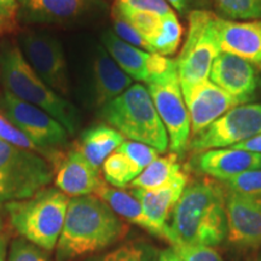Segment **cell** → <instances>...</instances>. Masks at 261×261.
Wrapping results in <instances>:
<instances>
[{
	"label": "cell",
	"mask_w": 261,
	"mask_h": 261,
	"mask_svg": "<svg viewBox=\"0 0 261 261\" xmlns=\"http://www.w3.org/2000/svg\"><path fill=\"white\" fill-rule=\"evenodd\" d=\"M225 200L217 181L204 179L188 184L171 217L169 243L219 246L227 237Z\"/></svg>",
	"instance_id": "cell-1"
},
{
	"label": "cell",
	"mask_w": 261,
	"mask_h": 261,
	"mask_svg": "<svg viewBox=\"0 0 261 261\" xmlns=\"http://www.w3.org/2000/svg\"><path fill=\"white\" fill-rule=\"evenodd\" d=\"M127 226L96 195L69 198L61 236L56 244L58 261L90 255L121 240Z\"/></svg>",
	"instance_id": "cell-2"
},
{
	"label": "cell",
	"mask_w": 261,
	"mask_h": 261,
	"mask_svg": "<svg viewBox=\"0 0 261 261\" xmlns=\"http://www.w3.org/2000/svg\"><path fill=\"white\" fill-rule=\"evenodd\" d=\"M0 77L6 92L50 114L69 135H75L80 128L81 119L76 107L38 76L17 45L4 42L2 46Z\"/></svg>",
	"instance_id": "cell-3"
},
{
	"label": "cell",
	"mask_w": 261,
	"mask_h": 261,
	"mask_svg": "<svg viewBox=\"0 0 261 261\" xmlns=\"http://www.w3.org/2000/svg\"><path fill=\"white\" fill-rule=\"evenodd\" d=\"M100 116L117 132L132 142L142 143L166 152L167 130L160 119L148 89L135 84L100 109Z\"/></svg>",
	"instance_id": "cell-4"
},
{
	"label": "cell",
	"mask_w": 261,
	"mask_h": 261,
	"mask_svg": "<svg viewBox=\"0 0 261 261\" xmlns=\"http://www.w3.org/2000/svg\"><path fill=\"white\" fill-rule=\"evenodd\" d=\"M69 197L57 189H42L25 200L9 202L10 223L19 236L42 250L56 248Z\"/></svg>",
	"instance_id": "cell-5"
},
{
	"label": "cell",
	"mask_w": 261,
	"mask_h": 261,
	"mask_svg": "<svg viewBox=\"0 0 261 261\" xmlns=\"http://www.w3.org/2000/svg\"><path fill=\"white\" fill-rule=\"evenodd\" d=\"M52 178V167L40 154L0 139V203L32 197Z\"/></svg>",
	"instance_id": "cell-6"
},
{
	"label": "cell",
	"mask_w": 261,
	"mask_h": 261,
	"mask_svg": "<svg viewBox=\"0 0 261 261\" xmlns=\"http://www.w3.org/2000/svg\"><path fill=\"white\" fill-rule=\"evenodd\" d=\"M219 16L208 10L189 12L188 34L175 62L180 85L210 80L213 62L221 54L217 21Z\"/></svg>",
	"instance_id": "cell-7"
},
{
	"label": "cell",
	"mask_w": 261,
	"mask_h": 261,
	"mask_svg": "<svg viewBox=\"0 0 261 261\" xmlns=\"http://www.w3.org/2000/svg\"><path fill=\"white\" fill-rule=\"evenodd\" d=\"M146 89L167 130L171 152L182 155L190 144L191 125L179 83L178 67L150 81Z\"/></svg>",
	"instance_id": "cell-8"
},
{
	"label": "cell",
	"mask_w": 261,
	"mask_h": 261,
	"mask_svg": "<svg viewBox=\"0 0 261 261\" xmlns=\"http://www.w3.org/2000/svg\"><path fill=\"white\" fill-rule=\"evenodd\" d=\"M260 133L261 103L242 104L192 137L189 148L200 154L207 150L232 148Z\"/></svg>",
	"instance_id": "cell-9"
},
{
	"label": "cell",
	"mask_w": 261,
	"mask_h": 261,
	"mask_svg": "<svg viewBox=\"0 0 261 261\" xmlns=\"http://www.w3.org/2000/svg\"><path fill=\"white\" fill-rule=\"evenodd\" d=\"M19 48L33 70L62 97L70 94V77L61 41L46 32L29 31L19 37Z\"/></svg>",
	"instance_id": "cell-10"
},
{
	"label": "cell",
	"mask_w": 261,
	"mask_h": 261,
	"mask_svg": "<svg viewBox=\"0 0 261 261\" xmlns=\"http://www.w3.org/2000/svg\"><path fill=\"white\" fill-rule=\"evenodd\" d=\"M0 112L41 152L67 144L69 133L56 119L6 91L0 96Z\"/></svg>",
	"instance_id": "cell-11"
},
{
	"label": "cell",
	"mask_w": 261,
	"mask_h": 261,
	"mask_svg": "<svg viewBox=\"0 0 261 261\" xmlns=\"http://www.w3.org/2000/svg\"><path fill=\"white\" fill-rule=\"evenodd\" d=\"M185 106L190 116L191 135H198L232 108L244 104L225 92L211 80L180 85Z\"/></svg>",
	"instance_id": "cell-12"
},
{
	"label": "cell",
	"mask_w": 261,
	"mask_h": 261,
	"mask_svg": "<svg viewBox=\"0 0 261 261\" xmlns=\"http://www.w3.org/2000/svg\"><path fill=\"white\" fill-rule=\"evenodd\" d=\"M225 203L228 242L241 248H261V198L227 191Z\"/></svg>",
	"instance_id": "cell-13"
},
{
	"label": "cell",
	"mask_w": 261,
	"mask_h": 261,
	"mask_svg": "<svg viewBox=\"0 0 261 261\" xmlns=\"http://www.w3.org/2000/svg\"><path fill=\"white\" fill-rule=\"evenodd\" d=\"M189 173L185 169L179 171L177 174L163 187L155 190H142L133 189L132 194L138 198L143 211L152 226L155 227L158 237L171 241L169 224L173 211L177 205L179 198L189 184Z\"/></svg>",
	"instance_id": "cell-14"
},
{
	"label": "cell",
	"mask_w": 261,
	"mask_h": 261,
	"mask_svg": "<svg viewBox=\"0 0 261 261\" xmlns=\"http://www.w3.org/2000/svg\"><path fill=\"white\" fill-rule=\"evenodd\" d=\"M210 80L244 104L255 97L260 81L253 63L225 52L214 60Z\"/></svg>",
	"instance_id": "cell-15"
},
{
	"label": "cell",
	"mask_w": 261,
	"mask_h": 261,
	"mask_svg": "<svg viewBox=\"0 0 261 261\" xmlns=\"http://www.w3.org/2000/svg\"><path fill=\"white\" fill-rule=\"evenodd\" d=\"M159 156L160 152L151 146L125 140L104 161L102 166L104 179L110 187L126 188Z\"/></svg>",
	"instance_id": "cell-16"
},
{
	"label": "cell",
	"mask_w": 261,
	"mask_h": 261,
	"mask_svg": "<svg viewBox=\"0 0 261 261\" xmlns=\"http://www.w3.org/2000/svg\"><path fill=\"white\" fill-rule=\"evenodd\" d=\"M130 86L132 79L115 63L106 48L97 45L90 65L89 97L91 103L102 108Z\"/></svg>",
	"instance_id": "cell-17"
},
{
	"label": "cell",
	"mask_w": 261,
	"mask_h": 261,
	"mask_svg": "<svg viewBox=\"0 0 261 261\" xmlns=\"http://www.w3.org/2000/svg\"><path fill=\"white\" fill-rule=\"evenodd\" d=\"M99 4V0H18V17L25 23H73Z\"/></svg>",
	"instance_id": "cell-18"
},
{
	"label": "cell",
	"mask_w": 261,
	"mask_h": 261,
	"mask_svg": "<svg viewBox=\"0 0 261 261\" xmlns=\"http://www.w3.org/2000/svg\"><path fill=\"white\" fill-rule=\"evenodd\" d=\"M217 29L221 52L261 64V19L231 21L218 17Z\"/></svg>",
	"instance_id": "cell-19"
},
{
	"label": "cell",
	"mask_w": 261,
	"mask_h": 261,
	"mask_svg": "<svg viewBox=\"0 0 261 261\" xmlns=\"http://www.w3.org/2000/svg\"><path fill=\"white\" fill-rule=\"evenodd\" d=\"M55 182L58 190L70 197L96 194L104 184L99 169L93 167L77 148L60 165Z\"/></svg>",
	"instance_id": "cell-20"
},
{
	"label": "cell",
	"mask_w": 261,
	"mask_h": 261,
	"mask_svg": "<svg viewBox=\"0 0 261 261\" xmlns=\"http://www.w3.org/2000/svg\"><path fill=\"white\" fill-rule=\"evenodd\" d=\"M196 166L202 173L224 181L242 173L261 168V154L246 150L225 148L201 152Z\"/></svg>",
	"instance_id": "cell-21"
},
{
	"label": "cell",
	"mask_w": 261,
	"mask_h": 261,
	"mask_svg": "<svg viewBox=\"0 0 261 261\" xmlns=\"http://www.w3.org/2000/svg\"><path fill=\"white\" fill-rule=\"evenodd\" d=\"M102 44L110 57L115 61L132 80L148 83L149 62L151 54L132 46L120 39L114 32L107 31L102 35Z\"/></svg>",
	"instance_id": "cell-22"
},
{
	"label": "cell",
	"mask_w": 261,
	"mask_h": 261,
	"mask_svg": "<svg viewBox=\"0 0 261 261\" xmlns=\"http://www.w3.org/2000/svg\"><path fill=\"white\" fill-rule=\"evenodd\" d=\"M123 142L125 137L112 126L97 125L84 130L77 149L93 167L99 169Z\"/></svg>",
	"instance_id": "cell-23"
},
{
	"label": "cell",
	"mask_w": 261,
	"mask_h": 261,
	"mask_svg": "<svg viewBox=\"0 0 261 261\" xmlns=\"http://www.w3.org/2000/svg\"><path fill=\"white\" fill-rule=\"evenodd\" d=\"M98 198H100L104 203L110 207L117 217L122 218L129 223L137 225V226L144 228L149 233L158 237L155 227L152 226L148 218L143 211L142 204L132 192H127L122 189H117L106 182L98 189L96 194Z\"/></svg>",
	"instance_id": "cell-24"
},
{
	"label": "cell",
	"mask_w": 261,
	"mask_h": 261,
	"mask_svg": "<svg viewBox=\"0 0 261 261\" xmlns=\"http://www.w3.org/2000/svg\"><path fill=\"white\" fill-rule=\"evenodd\" d=\"M182 167L179 163V156L169 152L165 156H159L129 184L132 189L155 190L163 187L171 180Z\"/></svg>",
	"instance_id": "cell-25"
},
{
	"label": "cell",
	"mask_w": 261,
	"mask_h": 261,
	"mask_svg": "<svg viewBox=\"0 0 261 261\" xmlns=\"http://www.w3.org/2000/svg\"><path fill=\"white\" fill-rule=\"evenodd\" d=\"M182 27L174 10L163 16L156 34L148 41L152 54L168 57L174 55L181 44Z\"/></svg>",
	"instance_id": "cell-26"
},
{
	"label": "cell",
	"mask_w": 261,
	"mask_h": 261,
	"mask_svg": "<svg viewBox=\"0 0 261 261\" xmlns=\"http://www.w3.org/2000/svg\"><path fill=\"white\" fill-rule=\"evenodd\" d=\"M213 4L225 19H261V0H213Z\"/></svg>",
	"instance_id": "cell-27"
},
{
	"label": "cell",
	"mask_w": 261,
	"mask_h": 261,
	"mask_svg": "<svg viewBox=\"0 0 261 261\" xmlns=\"http://www.w3.org/2000/svg\"><path fill=\"white\" fill-rule=\"evenodd\" d=\"M158 249L143 241H132L107 253L98 261H158Z\"/></svg>",
	"instance_id": "cell-28"
},
{
	"label": "cell",
	"mask_w": 261,
	"mask_h": 261,
	"mask_svg": "<svg viewBox=\"0 0 261 261\" xmlns=\"http://www.w3.org/2000/svg\"><path fill=\"white\" fill-rule=\"evenodd\" d=\"M221 182L228 191L261 198V168L242 173Z\"/></svg>",
	"instance_id": "cell-29"
},
{
	"label": "cell",
	"mask_w": 261,
	"mask_h": 261,
	"mask_svg": "<svg viewBox=\"0 0 261 261\" xmlns=\"http://www.w3.org/2000/svg\"><path fill=\"white\" fill-rule=\"evenodd\" d=\"M113 8L117 11L150 12L159 16H165L173 11L167 0H116Z\"/></svg>",
	"instance_id": "cell-30"
},
{
	"label": "cell",
	"mask_w": 261,
	"mask_h": 261,
	"mask_svg": "<svg viewBox=\"0 0 261 261\" xmlns=\"http://www.w3.org/2000/svg\"><path fill=\"white\" fill-rule=\"evenodd\" d=\"M112 18H113V28L114 33L119 37L121 40L126 41L127 44L132 45V46L138 47L140 50L150 52L152 54L151 48H150L149 44L145 41V39L136 31L135 28L130 25L128 22L125 21L121 16H119L116 12L112 10Z\"/></svg>",
	"instance_id": "cell-31"
},
{
	"label": "cell",
	"mask_w": 261,
	"mask_h": 261,
	"mask_svg": "<svg viewBox=\"0 0 261 261\" xmlns=\"http://www.w3.org/2000/svg\"><path fill=\"white\" fill-rule=\"evenodd\" d=\"M172 248L181 261H224L213 247L174 244Z\"/></svg>",
	"instance_id": "cell-32"
},
{
	"label": "cell",
	"mask_w": 261,
	"mask_h": 261,
	"mask_svg": "<svg viewBox=\"0 0 261 261\" xmlns=\"http://www.w3.org/2000/svg\"><path fill=\"white\" fill-rule=\"evenodd\" d=\"M0 139L4 142L12 144L18 148L29 150V151L38 152V154H42L37 146L25 137L23 133L19 130L15 125H12L4 115L0 114Z\"/></svg>",
	"instance_id": "cell-33"
},
{
	"label": "cell",
	"mask_w": 261,
	"mask_h": 261,
	"mask_svg": "<svg viewBox=\"0 0 261 261\" xmlns=\"http://www.w3.org/2000/svg\"><path fill=\"white\" fill-rule=\"evenodd\" d=\"M8 261H48L40 248L32 244L28 241L16 240L11 243Z\"/></svg>",
	"instance_id": "cell-34"
},
{
	"label": "cell",
	"mask_w": 261,
	"mask_h": 261,
	"mask_svg": "<svg viewBox=\"0 0 261 261\" xmlns=\"http://www.w3.org/2000/svg\"><path fill=\"white\" fill-rule=\"evenodd\" d=\"M18 0H0V35L18 29Z\"/></svg>",
	"instance_id": "cell-35"
},
{
	"label": "cell",
	"mask_w": 261,
	"mask_h": 261,
	"mask_svg": "<svg viewBox=\"0 0 261 261\" xmlns=\"http://www.w3.org/2000/svg\"><path fill=\"white\" fill-rule=\"evenodd\" d=\"M232 148L261 154V133L255 137H253V138L246 140V142L240 143V144L232 146Z\"/></svg>",
	"instance_id": "cell-36"
},
{
	"label": "cell",
	"mask_w": 261,
	"mask_h": 261,
	"mask_svg": "<svg viewBox=\"0 0 261 261\" xmlns=\"http://www.w3.org/2000/svg\"><path fill=\"white\" fill-rule=\"evenodd\" d=\"M168 4L173 6L180 14H184L190 10L192 6L200 4L202 0H167Z\"/></svg>",
	"instance_id": "cell-37"
},
{
	"label": "cell",
	"mask_w": 261,
	"mask_h": 261,
	"mask_svg": "<svg viewBox=\"0 0 261 261\" xmlns=\"http://www.w3.org/2000/svg\"><path fill=\"white\" fill-rule=\"evenodd\" d=\"M158 261H181V260L180 257L178 256V254L174 252L173 248H168V249L162 250V252L159 254Z\"/></svg>",
	"instance_id": "cell-38"
},
{
	"label": "cell",
	"mask_w": 261,
	"mask_h": 261,
	"mask_svg": "<svg viewBox=\"0 0 261 261\" xmlns=\"http://www.w3.org/2000/svg\"><path fill=\"white\" fill-rule=\"evenodd\" d=\"M8 260V242L4 237H0V261Z\"/></svg>",
	"instance_id": "cell-39"
},
{
	"label": "cell",
	"mask_w": 261,
	"mask_h": 261,
	"mask_svg": "<svg viewBox=\"0 0 261 261\" xmlns=\"http://www.w3.org/2000/svg\"><path fill=\"white\" fill-rule=\"evenodd\" d=\"M253 261H261V248H259V252H257L256 255L254 256Z\"/></svg>",
	"instance_id": "cell-40"
},
{
	"label": "cell",
	"mask_w": 261,
	"mask_h": 261,
	"mask_svg": "<svg viewBox=\"0 0 261 261\" xmlns=\"http://www.w3.org/2000/svg\"><path fill=\"white\" fill-rule=\"evenodd\" d=\"M260 67H261V64H260Z\"/></svg>",
	"instance_id": "cell-41"
},
{
	"label": "cell",
	"mask_w": 261,
	"mask_h": 261,
	"mask_svg": "<svg viewBox=\"0 0 261 261\" xmlns=\"http://www.w3.org/2000/svg\"><path fill=\"white\" fill-rule=\"evenodd\" d=\"M0 224H2V223H0Z\"/></svg>",
	"instance_id": "cell-42"
}]
</instances>
